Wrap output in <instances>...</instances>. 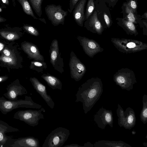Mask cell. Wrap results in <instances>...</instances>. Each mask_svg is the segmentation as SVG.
<instances>
[{
	"label": "cell",
	"mask_w": 147,
	"mask_h": 147,
	"mask_svg": "<svg viewBox=\"0 0 147 147\" xmlns=\"http://www.w3.org/2000/svg\"><path fill=\"white\" fill-rule=\"evenodd\" d=\"M103 91L101 79L97 77L91 78L79 88L76 94L75 102L82 103L84 113L86 114L99 100Z\"/></svg>",
	"instance_id": "obj_1"
},
{
	"label": "cell",
	"mask_w": 147,
	"mask_h": 147,
	"mask_svg": "<svg viewBox=\"0 0 147 147\" xmlns=\"http://www.w3.org/2000/svg\"><path fill=\"white\" fill-rule=\"evenodd\" d=\"M111 41L119 51L127 54L147 49L146 43L138 40L113 37Z\"/></svg>",
	"instance_id": "obj_2"
},
{
	"label": "cell",
	"mask_w": 147,
	"mask_h": 147,
	"mask_svg": "<svg viewBox=\"0 0 147 147\" xmlns=\"http://www.w3.org/2000/svg\"><path fill=\"white\" fill-rule=\"evenodd\" d=\"M42 107L41 105L34 102L29 96H25L24 100L17 101L8 100L3 96L0 97V111L4 114L19 107L40 109Z\"/></svg>",
	"instance_id": "obj_3"
},
{
	"label": "cell",
	"mask_w": 147,
	"mask_h": 147,
	"mask_svg": "<svg viewBox=\"0 0 147 147\" xmlns=\"http://www.w3.org/2000/svg\"><path fill=\"white\" fill-rule=\"evenodd\" d=\"M113 80L122 89L128 91L132 90L134 85L137 83L134 71L127 68H123L118 70L114 75Z\"/></svg>",
	"instance_id": "obj_4"
},
{
	"label": "cell",
	"mask_w": 147,
	"mask_h": 147,
	"mask_svg": "<svg viewBox=\"0 0 147 147\" xmlns=\"http://www.w3.org/2000/svg\"><path fill=\"white\" fill-rule=\"evenodd\" d=\"M70 134V131L68 129L62 127H57L48 135L42 147H63Z\"/></svg>",
	"instance_id": "obj_5"
},
{
	"label": "cell",
	"mask_w": 147,
	"mask_h": 147,
	"mask_svg": "<svg viewBox=\"0 0 147 147\" xmlns=\"http://www.w3.org/2000/svg\"><path fill=\"white\" fill-rule=\"evenodd\" d=\"M116 112L118 117V123L120 127H123L126 129H131L135 126L136 117L135 112L132 108L128 107L124 111L118 104Z\"/></svg>",
	"instance_id": "obj_6"
},
{
	"label": "cell",
	"mask_w": 147,
	"mask_h": 147,
	"mask_svg": "<svg viewBox=\"0 0 147 147\" xmlns=\"http://www.w3.org/2000/svg\"><path fill=\"white\" fill-rule=\"evenodd\" d=\"M42 112H45V109L42 107L39 110L21 111L16 112L13 117L23 121L30 126L34 127L38 125L40 119H44Z\"/></svg>",
	"instance_id": "obj_7"
},
{
	"label": "cell",
	"mask_w": 147,
	"mask_h": 147,
	"mask_svg": "<svg viewBox=\"0 0 147 147\" xmlns=\"http://www.w3.org/2000/svg\"><path fill=\"white\" fill-rule=\"evenodd\" d=\"M46 14L49 20L54 26L60 24L63 25L65 17L68 14V11L62 9L60 5H47L45 8Z\"/></svg>",
	"instance_id": "obj_8"
},
{
	"label": "cell",
	"mask_w": 147,
	"mask_h": 147,
	"mask_svg": "<svg viewBox=\"0 0 147 147\" xmlns=\"http://www.w3.org/2000/svg\"><path fill=\"white\" fill-rule=\"evenodd\" d=\"M69 65L71 78L76 82L79 81L85 74L86 68L73 51L70 54Z\"/></svg>",
	"instance_id": "obj_9"
},
{
	"label": "cell",
	"mask_w": 147,
	"mask_h": 147,
	"mask_svg": "<svg viewBox=\"0 0 147 147\" xmlns=\"http://www.w3.org/2000/svg\"><path fill=\"white\" fill-rule=\"evenodd\" d=\"M77 38L86 54L90 57L93 58L104 51L103 48L95 40L80 36H78Z\"/></svg>",
	"instance_id": "obj_10"
},
{
	"label": "cell",
	"mask_w": 147,
	"mask_h": 147,
	"mask_svg": "<svg viewBox=\"0 0 147 147\" xmlns=\"http://www.w3.org/2000/svg\"><path fill=\"white\" fill-rule=\"evenodd\" d=\"M94 120L98 127L102 129H105L107 125L113 127V118L111 110L102 107L94 115Z\"/></svg>",
	"instance_id": "obj_11"
},
{
	"label": "cell",
	"mask_w": 147,
	"mask_h": 147,
	"mask_svg": "<svg viewBox=\"0 0 147 147\" xmlns=\"http://www.w3.org/2000/svg\"><path fill=\"white\" fill-rule=\"evenodd\" d=\"M50 62L54 69L62 73L64 71L63 59L59 53L58 42L56 39L51 42L49 51Z\"/></svg>",
	"instance_id": "obj_12"
},
{
	"label": "cell",
	"mask_w": 147,
	"mask_h": 147,
	"mask_svg": "<svg viewBox=\"0 0 147 147\" xmlns=\"http://www.w3.org/2000/svg\"><path fill=\"white\" fill-rule=\"evenodd\" d=\"M30 80L36 92L40 95L48 105L53 109L55 106V103L51 96L48 94L46 86L35 77L31 78Z\"/></svg>",
	"instance_id": "obj_13"
},
{
	"label": "cell",
	"mask_w": 147,
	"mask_h": 147,
	"mask_svg": "<svg viewBox=\"0 0 147 147\" xmlns=\"http://www.w3.org/2000/svg\"><path fill=\"white\" fill-rule=\"evenodd\" d=\"M84 27L88 30L98 35L102 34L104 30L102 25L98 19L96 11L86 20Z\"/></svg>",
	"instance_id": "obj_14"
},
{
	"label": "cell",
	"mask_w": 147,
	"mask_h": 147,
	"mask_svg": "<svg viewBox=\"0 0 147 147\" xmlns=\"http://www.w3.org/2000/svg\"><path fill=\"white\" fill-rule=\"evenodd\" d=\"M87 0H79L72 11L74 19L77 24L81 27L85 21V6Z\"/></svg>",
	"instance_id": "obj_15"
},
{
	"label": "cell",
	"mask_w": 147,
	"mask_h": 147,
	"mask_svg": "<svg viewBox=\"0 0 147 147\" xmlns=\"http://www.w3.org/2000/svg\"><path fill=\"white\" fill-rule=\"evenodd\" d=\"M24 51L32 59L36 61H44L43 56L41 54L38 47L35 45L29 42H26L23 45Z\"/></svg>",
	"instance_id": "obj_16"
},
{
	"label": "cell",
	"mask_w": 147,
	"mask_h": 147,
	"mask_svg": "<svg viewBox=\"0 0 147 147\" xmlns=\"http://www.w3.org/2000/svg\"><path fill=\"white\" fill-rule=\"evenodd\" d=\"M94 147H131L127 143L121 141H119L100 140L96 142L94 144Z\"/></svg>",
	"instance_id": "obj_17"
},
{
	"label": "cell",
	"mask_w": 147,
	"mask_h": 147,
	"mask_svg": "<svg viewBox=\"0 0 147 147\" xmlns=\"http://www.w3.org/2000/svg\"><path fill=\"white\" fill-rule=\"evenodd\" d=\"M52 89H58L62 90V83L56 77L49 74H43L41 76Z\"/></svg>",
	"instance_id": "obj_18"
},
{
	"label": "cell",
	"mask_w": 147,
	"mask_h": 147,
	"mask_svg": "<svg viewBox=\"0 0 147 147\" xmlns=\"http://www.w3.org/2000/svg\"><path fill=\"white\" fill-rule=\"evenodd\" d=\"M117 24L125 30L126 34L135 36L138 34L136 27L134 24L124 19L119 21Z\"/></svg>",
	"instance_id": "obj_19"
},
{
	"label": "cell",
	"mask_w": 147,
	"mask_h": 147,
	"mask_svg": "<svg viewBox=\"0 0 147 147\" xmlns=\"http://www.w3.org/2000/svg\"><path fill=\"white\" fill-rule=\"evenodd\" d=\"M20 146L39 147V142L38 138L30 136L24 138L20 140Z\"/></svg>",
	"instance_id": "obj_20"
},
{
	"label": "cell",
	"mask_w": 147,
	"mask_h": 147,
	"mask_svg": "<svg viewBox=\"0 0 147 147\" xmlns=\"http://www.w3.org/2000/svg\"><path fill=\"white\" fill-rule=\"evenodd\" d=\"M27 92L26 89L18 90L16 88H10L4 95L9 100L15 101L17 99L18 95L26 94Z\"/></svg>",
	"instance_id": "obj_21"
},
{
	"label": "cell",
	"mask_w": 147,
	"mask_h": 147,
	"mask_svg": "<svg viewBox=\"0 0 147 147\" xmlns=\"http://www.w3.org/2000/svg\"><path fill=\"white\" fill-rule=\"evenodd\" d=\"M142 108L140 114V119L144 124L147 122V95L144 94L142 97Z\"/></svg>",
	"instance_id": "obj_22"
},
{
	"label": "cell",
	"mask_w": 147,
	"mask_h": 147,
	"mask_svg": "<svg viewBox=\"0 0 147 147\" xmlns=\"http://www.w3.org/2000/svg\"><path fill=\"white\" fill-rule=\"evenodd\" d=\"M21 5L24 12L27 14L32 16L34 19L39 20L34 15L32 8L28 0H18Z\"/></svg>",
	"instance_id": "obj_23"
},
{
	"label": "cell",
	"mask_w": 147,
	"mask_h": 147,
	"mask_svg": "<svg viewBox=\"0 0 147 147\" xmlns=\"http://www.w3.org/2000/svg\"><path fill=\"white\" fill-rule=\"evenodd\" d=\"M124 5L125 7V9L126 15L124 19L134 24H136L138 23L137 21V18L136 15V13L129 7L126 4H124Z\"/></svg>",
	"instance_id": "obj_24"
},
{
	"label": "cell",
	"mask_w": 147,
	"mask_h": 147,
	"mask_svg": "<svg viewBox=\"0 0 147 147\" xmlns=\"http://www.w3.org/2000/svg\"><path fill=\"white\" fill-rule=\"evenodd\" d=\"M47 65L46 62L38 61L31 62L30 66L31 69L36 71L38 73H41L43 69H46Z\"/></svg>",
	"instance_id": "obj_25"
},
{
	"label": "cell",
	"mask_w": 147,
	"mask_h": 147,
	"mask_svg": "<svg viewBox=\"0 0 147 147\" xmlns=\"http://www.w3.org/2000/svg\"><path fill=\"white\" fill-rule=\"evenodd\" d=\"M36 14L40 17L42 14L41 5L43 0H29Z\"/></svg>",
	"instance_id": "obj_26"
},
{
	"label": "cell",
	"mask_w": 147,
	"mask_h": 147,
	"mask_svg": "<svg viewBox=\"0 0 147 147\" xmlns=\"http://www.w3.org/2000/svg\"><path fill=\"white\" fill-rule=\"evenodd\" d=\"M86 7L85 12V21L91 15L94 10L95 7L94 0H88Z\"/></svg>",
	"instance_id": "obj_27"
},
{
	"label": "cell",
	"mask_w": 147,
	"mask_h": 147,
	"mask_svg": "<svg viewBox=\"0 0 147 147\" xmlns=\"http://www.w3.org/2000/svg\"><path fill=\"white\" fill-rule=\"evenodd\" d=\"M24 28L29 34L35 36H38L39 33L38 30L34 27L29 25H26L24 26Z\"/></svg>",
	"instance_id": "obj_28"
},
{
	"label": "cell",
	"mask_w": 147,
	"mask_h": 147,
	"mask_svg": "<svg viewBox=\"0 0 147 147\" xmlns=\"http://www.w3.org/2000/svg\"><path fill=\"white\" fill-rule=\"evenodd\" d=\"M126 4L135 13H136L138 7L136 0H129Z\"/></svg>",
	"instance_id": "obj_29"
},
{
	"label": "cell",
	"mask_w": 147,
	"mask_h": 147,
	"mask_svg": "<svg viewBox=\"0 0 147 147\" xmlns=\"http://www.w3.org/2000/svg\"><path fill=\"white\" fill-rule=\"evenodd\" d=\"M79 1V0H70L69 7L68 9V11L70 13H72L75 5Z\"/></svg>",
	"instance_id": "obj_30"
},
{
	"label": "cell",
	"mask_w": 147,
	"mask_h": 147,
	"mask_svg": "<svg viewBox=\"0 0 147 147\" xmlns=\"http://www.w3.org/2000/svg\"><path fill=\"white\" fill-rule=\"evenodd\" d=\"M104 17L106 27L109 28L111 25V21L109 16L105 12L104 13Z\"/></svg>",
	"instance_id": "obj_31"
},
{
	"label": "cell",
	"mask_w": 147,
	"mask_h": 147,
	"mask_svg": "<svg viewBox=\"0 0 147 147\" xmlns=\"http://www.w3.org/2000/svg\"><path fill=\"white\" fill-rule=\"evenodd\" d=\"M2 59L3 62L6 63L12 62L13 61V59L12 58L7 56L3 57Z\"/></svg>",
	"instance_id": "obj_32"
},
{
	"label": "cell",
	"mask_w": 147,
	"mask_h": 147,
	"mask_svg": "<svg viewBox=\"0 0 147 147\" xmlns=\"http://www.w3.org/2000/svg\"><path fill=\"white\" fill-rule=\"evenodd\" d=\"M6 38L9 40H12L16 37V35L12 33H9L6 36Z\"/></svg>",
	"instance_id": "obj_33"
},
{
	"label": "cell",
	"mask_w": 147,
	"mask_h": 147,
	"mask_svg": "<svg viewBox=\"0 0 147 147\" xmlns=\"http://www.w3.org/2000/svg\"><path fill=\"white\" fill-rule=\"evenodd\" d=\"M63 147H83V146H81L79 145L76 144H73L69 145H67L63 146Z\"/></svg>",
	"instance_id": "obj_34"
},
{
	"label": "cell",
	"mask_w": 147,
	"mask_h": 147,
	"mask_svg": "<svg viewBox=\"0 0 147 147\" xmlns=\"http://www.w3.org/2000/svg\"><path fill=\"white\" fill-rule=\"evenodd\" d=\"M83 147H94V144H91L90 142H87L84 144V145L83 146Z\"/></svg>",
	"instance_id": "obj_35"
},
{
	"label": "cell",
	"mask_w": 147,
	"mask_h": 147,
	"mask_svg": "<svg viewBox=\"0 0 147 147\" xmlns=\"http://www.w3.org/2000/svg\"><path fill=\"white\" fill-rule=\"evenodd\" d=\"M4 54L6 56H8L10 55V52L7 49H5L3 51Z\"/></svg>",
	"instance_id": "obj_36"
},
{
	"label": "cell",
	"mask_w": 147,
	"mask_h": 147,
	"mask_svg": "<svg viewBox=\"0 0 147 147\" xmlns=\"http://www.w3.org/2000/svg\"><path fill=\"white\" fill-rule=\"evenodd\" d=\"M106 0L108 2H109L110 3V2L111 3H115L116 2V1H117L118 0Z\"/></svg>",
	"instance_id": "obj_37"
},
{
	"label": "cell",
	"mask_w": 147,
	"mask_h": 147,
	"mask_svg": "<svg viewBox=\"0 0 147 147\" xmlns=\"http://www.w3.org/2000/svg\"><path fill=\"white\" fill-rule=\"evenodd\" d=\"M39 20L41 22H43L44 23L46 24V22L45 21V19L44 18H39Z\"/></svg>",
	"instance_id": "obj_38"
},
{
	"label": "cell",
	"mask_w": 147,
	"mask_h": 147,
	"mask_svg": "<svg viewBox=\"0 0 147 147\" xmlns=\"http://www.w3.org/2000/svg\"><path fill=\"white\" fill-rule=\"evenodd\" d=\"M3 45L2 43L0 42V51L3 49Z\"/></svg>",
	"instance_id": "obj_39"
},
{
	"label": "cell",
	"mask_w": 147,
	"mask_h": 147,
	"mask_svg": "<svg viewBox=\"0 0 147 147\" xmlns=\"http://www.w3.org/2000/svg\"><path fill=\"white\" fill-rule=\"evenodd\" d=\"M3 2L6 4H8L9 3V1L8 0H1Z\"/></svg>",
	"instance_id": "obj_40"
},
{
	"label": "cell",
	"mask_w": 147,
	"mask_h": 147,
	"mask_svg": "<svg viewBox=\"0 0 147 147\" xmlns=\"http://www.w3.org/2000/svg\"><path fill=\"white\" fill-rule=\"evenodd\" d=\"M3 138V134L0 132V141H2Z\"/></svg>",
	"instance_id": "obj_41"
},
{
	"label": "cell",
	"mask_w": 147,
	"mask_h": 147,
	"mask_svg": "<svg viewBox=\"0 0 147 147\" xmlns=\"http://www.w3.org/2000/svg\"><path fill=\"white\" fill-rule=\"evenodd\" d=\"M4 19L0 16V23L4 21Z\"/></svg>",
	"instance_id": "obj_42"
},
{
	"label": "cell",
	"mask_w": 147,
	"mask_h": 147,
	"mask_svg": "<svg viewBox=\"0 0 147 147\" xmlns=\"http://www.w3.org/2000/svg\"><path fill=\"white\" fill-rule=\"evenodd\" d=\"M4 79V78H3L2 77H0V82L2 81Z\"/></svg>",
	"instance_id": "obj_43"
},
{
	"label": "cell",
	"mask_w": 147,
	"mask_h": 147,
	"mask_svg": "<svg viewBox=\"0 0 147 147\" xmlns=\"http://www.w3.org/2000/svg\"><path fill=\"white\" fill-rule=\"evenodd\" d=\"M143 145L144 146H145L146 147H147V142H144L143 143Z\"/></svg>",
	"instance_id": "obj_44"
},
{
	"label": "cell",
	"mask_w": 147,
	"mask_h": 147,
	"mask_svg": "<svg viewBox=\"0 0 147 147\" xmlns=\"http://www.w3.org/2000/svg\"><path fill=\"white\" fill-rule=\"evenodd\" d=\"M136 131H132V134H136Z\"/></svg>",
	"instance_id": "obj_45"
},
{
	"label": "cell",
	"mask_w": 147,
	"mask_h": 147,
	"mask_svg": "<svg viewBox=\"0 0 147 147\" xmlns=\"http://www.w3.org/2000/svg\"><path fill=\"white\" fill-rule=\"evenodd\" d=\"M2 11V10L1 9V8H0V12H1Z\"/></svg>",
	"instance_id": "obj_46"
}]
</instances>
